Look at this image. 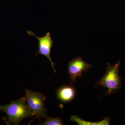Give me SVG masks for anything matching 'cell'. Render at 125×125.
Returning <instances> with one entry per match:
<instances>
[{
	"mask_svg": "<svg viewBox=\"0 0 125 125\" xmlns=\"http://www.w3.org/2000/svg\"><path fill=\"white\" fill-rule=\"evenodd\" d=\"M0 110L5 113L8 117L6 123L8 125H18L27 117L34 116L27 105L25 97L4 106L0 105Z\"/></svg>",
	"mask_w": 125,
	"mask_h": 125,
	"instance_id": "6da1fadb",
	"label": "cell"
},
{
	"mask_svg": "<svg viewBox=\"0 0 125 125\" xmlns=\"http://www.w3.org/2000/svg\"><path fill=\"white\" fill-rule=\"evenodd\" d=\"M120 61L116 64L112 65L108 62L107 71L105 75L98 83V85H102L107 89L108 94L115 93L121 88L122 79L119 76Z\"/></svg>",
	"mask_w": 125,
	"mask_h": 125,
	"instance_id": "7a4b0ae2",
	"label": "cell"
},
{
	"mask_svg": "<svg viewBox=\"0 0 125 125\" xmlns=\"http://www.w3.org/2000/svg\"><path fill=\"white\" fill-rule=\"evenodd\" d=\"M30 110L35 116V117L40 120L46 117L47 110L45 108L44 101L45 95L31 90H26L24 97Z\"/></svg>",
	"mask_w": 125,
	"mask_h": 125,
	"instance_id": "3957f363",
	"label": "cell"
},
{
	"mask_svg": "<svg viewBox=\"0 0 125 125\" xmlns=\"http://www.w3.org/2000/svg\"><path fill=\"white\" fill-rule=\"evenodd\" d=\"M27 33L30 36H35L38 41V51L36 55L40 54L47 57L51 62L54 72H56L54 67L55 64L52 61L51 57V51L53 45V41L50 33L49 32L46 33L45 36L42 37H39L36 36L32 31H28Z\"/></svg>",
	"mask_w": 125,
	"mask_h": 125,
	"instance_id": "277c9868",
	"label": "cell"
},
{
	"mask_svg": "<svg viewBox=\"0 0 125 125\" xmlns=\"http://www.w3.org/2000/svg\"><path fill=\"white\" fill-rule=\"evenodd\" d=\"M92 65L89 64L83 60L81 57L74 58L68 63V74L73 83L77 77L82 76L83 72H87L92 67Z\"/></svg>",
	"mask_w": 125,
	"mask_h": 125,
	"instance_id": "5b68a950",
	"label": "cell"
},
{
	"mask_svg": "<svg viewBox=\"0 0 125 125\" xmlns=\"http://www.w3.org/2000/svg\"><path fill=\"white\" fill-rule=\"evenodd\" d=\"M75 95V91L73 87L64 86L58 90L57 96L58 98L63 102H68L71 101Z\"/></svg>",
	"mask_w": 125,
	"mask_h": 125,
	"instance_id": "8992f818",
	"label": "cell"
},
{
	"mask_svg": "<svg viewBox=\"0 0 125 125\" xmlns=\"http://www.w3.org/2000/svg\"><path fill=\"white\" fill-rule=\"evenodd\" d=\"M70 120L75 122L79 125H109L110 119L108 117H106L103 120L98 122H87L81 119L77 116H72Z\"/></svg>",
	"mask_w": 125,
	"mask_h": 125,
	"instance_id": "52a82bcc",
	"label": "cell"
},
{
	"mask_svg": "<svg viewBox=\"0 0 125 125\" xmlns=\"http://www.w3.org/2000/svg\"><path fill=\"white\" fill-rule=\"evenodd\" d=\"M46 120L41 123L43 125H63V121L60 117L51 118L49 116H47Z\"/></svg>",
	"mask_w": 125,
	"mask_h": 125,
	"instance_id": "ba28073f",
	"label": "cell"
}]
</instances>
